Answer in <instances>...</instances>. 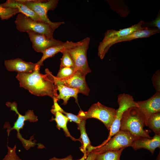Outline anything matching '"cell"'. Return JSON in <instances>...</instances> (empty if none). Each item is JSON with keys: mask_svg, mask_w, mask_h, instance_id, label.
<instances>
[{"mask_svg": "<svg viewBox=\"0 0 160 160\" xmlns=\"http://www.w3.org/2000/svg\"><path fill=\"white\" fill-rule=\"evenodd\" d=\"M40 67L36 64L34 70L31 73H18L16 78L19 81L20 87L36 96H48L53 99L55 98L56 99L58 94L52 73L46 68V74H41L40 72Z\"/></svg>", "mask_w": 160, "mask_h": 160, "instance_id": "obj_1", "label": "cell"}, {"mask_svg": "<svg viewBox=\"0 0 160 160\" xmlns=\"http://www.w3.org/2000/svg\"><path fill=\"white\" fill-rule=\"evenodd\" d=\"M145 126L143 115L137 107L129 108L124 113L121 120L120 130L127 131L135 137H151L150 130L144 129Z\"/></svg>", "mask_w": 160, "mask_h": 160, "instance_id": "obj_2", "label": "cell"}, {"mask_svg": "<svg viewBox=\"0 0 160 160\" xmlns=\"http://www.w3.org/2000/svg\"><path fill=\"white\" fill-rule=\"evenodd\" d=\"M144 22L141 20L138 23L129 28L116 31L113 29L107 30L104 34V37L99 43L98 47V55L103 59L110 47L121 38L136 31L144 29L147 27L143 26Z\"/></svg>", "mask_w": 160, "mask_h": 160, "instance_id": "obj_3", "label": "cell"}, {"mask_svg": "<svg viewBox=\"0 0 160 160\" xmlns=\"http://www.w3.org/2000/svg\"><path fill=\"white\" fill-rule=\"evenodd\" d=\"M17 29L21 32L32 31L45 35L49 38H53L55 30L50 25L34 20L21 13L17 15L15 21Z\"/></svg>", "mask_w": 160, "mask_h": 160, "instance_id": "obj_4", "label": "cell"}, {"mask_svg": "<svg viewBox=\"0 0 160 160\" xmlns=\"http://www.w3.org/2000/svg\"><path fill=\"white\" fill-rule=\"evenodd\" d=\"M116 110L101 104L98 102L92 105L87 111L80 110L77 116L82 120L89 118L98 119L110 130L115 119Z\"/></svg>", "mask_w": 160, "mask_h": 160, "instance_id": "obj_5", "label": "cell"}, {"mask_svg": "<svg viewBox=\"0 0 160 160\" xmlns=\"http://www.w3.org/2000/svg\"><path fill=\"white\" fill-rule=\"evenodd\" d=\"M90 40V38L87 37L81 41L78 45L67 49L73 61L75 71H79L85 76L91 72L87 58Z\"/></svg>", "mask_w": 160, "mask_h": 160, "instance_id": "obj_6", "label": "cell"}, {"mask_svg": "<svg viewBox=\"0 0 160 160\" xmlns=\"http://www.w3.org/2000/svg\"><path fill=\"white\" fill-rule=\"evenodd\" d=\"M35 12L43 22L52 26L55 29L58 28L63 22H53L48 18L47 13L49 10H54L57 7L58 0H19Z\"/></svg>", "mask_w": 160, "mask_h": 160, "instance_id": "obj_7", "label": "cell"}, {"mask_svg": "<svg viewBox=\"0 0 160 160\" xmlns=\"http://www.w3.org/2000/svg\"><path fill=\"white\" fill-rule=\"evenodd\" d=\"M117 101L119 108L116 110L115 119L110 129L108 136L107 139L98 147L106 143L120 130L121 121L124 112L129 108L138 107L137 102L134 100L132 96L129 94H120L118 96Z\"/></svg>", "mask_w": 160, "mask_h": 160, "instance_id": "obj_8", "label": "cell"}, {"mask_svg": "<svg viewBox=\"0 0 160 160\" xmlns=\"http://www.w3.org/2000/svg\"><path fill=\"white\" fill-rule=\"evenodd\" d=\"M113 136L105 144L100 147H96V149L92 151L99 153L108 151L125 148L131 146L133 142L137 138L128 132L121 130Z\"/></svg>", "mask_w": 160, "mask_h": 160, "instance_id": "obj_9", "label": "cell"}, {"mask_svg": "<svg viewBox=\"0 0 160 160\" xmlns=\"http://www.w3.org/2000/svg\"><path fill=\"white\" fill-rule=\"evenodd\" d=\"M137 103L138 108L144 116L145 125L147 126L149 117L153 114L160 113V92H156L146 100Z\"/></svg>", "mask_w": 160, "mask_h": 160, "instance_id": "obj_10", "label": "cell"}, {"mask_svg": "<svg viewBox=\"0 0 160 160\" xmlns=\"http://www.w3.org/2000/svg\"><path fill=\"white\" fill-rule=\"evenodd\" d=\"M32 43V47L37 52L42 53L47 49L62 44L63 42L45 35L31 31L27 32Z\"/></svg>", "mask_w": 160, "mask_h": 160, "instance_id": "obj_11", "label": "cell"}, {"mask_svg": "<svg viewBox=\"0 0 160 160\" xmlns=\"http://www.w3.org/2000/svg\"><path fill=\"white\" fill-rule=\"evenodd\" d=\"M86 76L80 71H77L71 76L65 78H57L61 84L68 87L75 88L80 93L86 96L89 95L90 89L85 80Z\"/></svg>", "mask_w": 160, "mask_h": 160, "instance_id": "obj_12", "label": "cell"}, {"mask_svg": "<svg viewBox=\"0 0 160 160\" xmlns=\"http://www.w3.org/2000/svg\"><path fill=\"white\" fill-rule=\"evenodd\" d=\"M6 104L7 106L10 108L11 110L14 111L18 116L17 119L14 123L13 126L7 129L8 135L10 131L13 129L16 130L18 135L20 129L23 128L25 121L35 122L38 120L37 116L35 115L33 110H29L25 112V115H22L18 111L17 104L15 102L12 103L7 102Z\"/></svg>", "mask_w": 160, "mask_h": 160, "instance_id": "obj_13", "label": "cell"}, {"mask_svg": "<svg viewBox=\"0 0 160 160\" xmlns=\"http://www.w3.org/2000/svg\"><path fill=\"white\" fill-rule=\"evenodd\" d=\"M4 63L8 71L18 73H31L34 70L36 65V63L26 62L19 58L5 60Z\"/></svg>", "mask_w": 160, "mask_h": 160, "instance_id": "obj_14", "label": "cell"}, {"mask_svg": "<svg viewBox=\"0 0 160 160\" xmlns=\"http://www.w3.org/2000/svg\"><path fill=\"white\" fill-rule=\"evenodd\" d=\"M131 146L135 150L141 148L147 149L153 154L156 148H160V135H155L151 138H137L133 142Z\"/></svg>", "mask_w": 160, "mask_h": 160, "instance_id": "obj_15", "label": "cell"}, {"mask_svg": "<svg viewBox=\"0 0 160 160\" xmlns=\"http://www.w3.org/2000/svg\"><path fill=\"white\" fill-rule=\"evenodd\" d=\"M52 76L56 89L59 92V94L56 97L57 101L62 99L63 101V104L65 105L69 98L73 97L75 99L76 102L78 104V95L79 93L78 90L76 89L70 88L63 85L53 74Z\"/></svg>", "mask_w": 160, "mask_h": 160, "instance_id": "obj_16", "label": "cell"}, {"mask_svg": "<svg viewBox=\"0 0 160 160\" xmlns=\"http://www.w3.org/2000/svg\"><path fill=\"white\" fill-rule=\"evenodd\" d=\"M1 4L5 8L17 9L20 13L23 14L35 20L43 22L40 17L35 12L29 9L19 0H8L5 2Z\"/></svg>", "mask_w": 160, "mask_h": 160, "instance_id": "obj_17", "label": "cell"}, {"mask_svg": "<svg viewBox=\"0 0 160 160\" xmlns=\"http://www.w3.org/2000/svg\"><path fill=\"white\" fill-rule=\"evenodd\" d=\"M80 41L77 42L67 41L58 45L51 47L44 51L41 59L37 63V65L41 66L43 65V62L48 58L54 56L59 52H61L64 50L74 47L79 44Z\"/></svg>", "mask_w": 160, "mask_h": 160, "instance_id": "obj_18", "label": "cell"}, {"mask_svg": "<svg viewBox=\"0 0 160 160\" xmlns=\"http://www.w3.org/2000/svg\"><path fill=\"white\" fill-rule=\"evenodd\" d=\"M86 120L82 119L81 122L78 124V128L80 131V139L81 140L82 145L80 150L83 153L82 158L85 159L88 154L96 148L91 145V142L86 133L85 128Z\"/></svg>", "mask_w": 160, "mask_h": 160, "instance_id": "obj_19", "label": "cell"}, {"mask_svg": "<svg viewBox=\"0 0 160 160\" xmlns=\"http://www.w3.org/2000/svg\"><path fill=\"white\" fill-rule=\"evenodd\" d=\"M160 30L156 28H146L135 31L128 35L120 38L116 43L125 41H129L132 40L143 38L148 37L156 33H160Z\"/></svg>", "mask_w": 160, "mask_h": 160, "instance_id": "obj_20", "label": "cell"}, {"mask_svg": "<svg viewBox=\"0 0 160 160\" xmlns=\"http://www.w3.org/2000/svg\"><path fill=\"white\" fill-rule=\"evenodd\" d=\"M51 111L55 116L54 118H52V120H55L56 121L57 128L60 130V128L62 129L66 136L70 138L72 140H79L81 142L80 139H75L71 135L67 126L68 122L70 121L68 118L65 115H64L63 113L58 111L52 109Z\"/></svg>", "mask_w": 160, "mask_h": 160, "instance_id": "obj_21", "label": "cell"}, {"mask_svg": "<svg viewBox=\"0 0 160 160\" xmlns=\"http://www.w3.org/2000/svg\"><path fill=\"white\" fill-rule=\"evenodd\" d=\"M124 148L118 150H110L97 153L95 160H120L121 153Z\"/></svg>", "mask_w": 160, "mask_h": 160, "instance_id": "obj_22", "label": "cell"}, {"mask_svg": "<svg viewBox=\"0 0 160 160\" xmlns=\"http://www.w3.org/2000/svg\"><path fill=\"white\" fill-rule=\"evenodd\" d=\"M146 126L151 129L155 135H160V113L152 114L148 119Z\"/></svg>", "mask_w": 160, "mask_h": 160, "instance_id": "obj_23", "label": "cell"}, {"mask_svg": "<svg viewBox=\"0 0 160 160\" xmlns=\"http://www.w3.org/2000/svg\"><path fill=\"white\" fill-rule=\"evenodd\" d=\"M54 105L52 107V109L58 111L63 113L70 120L74 121L78 124H79L82 119L77 115H76L71 113H67L63 110L60 106L57 103V100L56 98L53 99Z\"/></svg>", "mask_w": 160, "mask_h": 160, "instance_id": "obj_24", "label": "cell"}, {"mask_svg": "<svg viewBox=\"0 0 160 160\" xmlns=\"http://www.w3.org/2000/svg\"><path fill=\"white\" fill-rule=\"evenodd\" d=\"M20 13L17 9L5 8L0 4V18L2 20H8L16 14Z\"/></svg>", "mask_w": 160, "mask_h": 160, "instance_id": "obj_25", "label": "cell"}, {"mask_svg": "<svg viewBox=\"0 0 160 160\" xmlns=\"http://www.w3.org/2000/svg\"><path fill=\"white\" fill-rule=\"evenodd\" d=\"M63 54L60 59V68L74 67L73 61L68 52L67 49L63 50L61 52Z\"/></svg>", "mask_w": 160, "mask_h": 160, "instance_id": "obj_26", "label": "cell"}, {"mask_svg": "<svg viewBox=\"0 0 160 160\" xmlns=\"http://www.w3.org/2000/svg\"><path fill=\"white\" fill-rule=\"evenodd\" d=\"M75 72L73 67L61 68L56 77L59 79L65 78L71 76Z\"/></svg>", "mask_w": 160, "mask_h": 160, "instance_id": "obj_27", "label": "cell"}, {"mask_svg": "<svg viewBox=\"0 0 160 160\" xmlns=\"http://www.w3.org/2000/svg\"><path fill=\"white\" fill-rule=\"evenodd\" d=\"M16 145L13 148L7 146L8 152L3 160H22L17 155L16 153Z\"/></svg>", "mask_w": 160, "mask_h": 160, "instance_id": "obj_28", "label": "cell"}, {"mask_svg": "<svg viewBox=\"0 0 160 160\" xmlns=\"http://www.w3.org/2000/svg\"><path fill=\"white\" fill-rule=\"evenodd\" d=\"M97 153L93 152H91L87 155L85 159L81 158V159L77 160H95ZM49 160H74L73 159V157L71 155H69L66 157L62 159L58 158L53 157Z\"/></svg>", "mask_w": 160, "mask_h": 160, "instance_id": "obj_29", "label": "cell"}, {"mask_svg": "<svg viewBox=\"0 0 160 160\" xmlns=\"http://www.w3.org/2000/svg\"><path fill=\"white\" fill-rule=\"evenodd\" d=\"M143 26L144 27L153 26L156 27L160 30V13L159 11L158 15L156 18L153 21L148 23L144 22Z\"/></svg>", "mask_w": 160, "mask_h": 160, "instance_id": "obj_30", "label": "cell"}, {"mask_svg": "<svg viewBox=\"0 0 160 160\" xmlns=\"http://www.w3.org/2000/svg\"><path fill=\"white\" fill-rule=\"evenodd\" d=\"M152 81L156 92H160L159 70L154 75L152 78Z\"/></svg>", "mask_w": 160, "mask_h": 160, "instance_id": "obj_31", "label": "cell"}]
</instances>
